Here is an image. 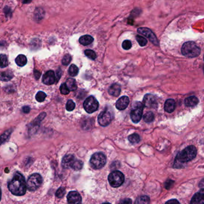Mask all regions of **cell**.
<instances>
[{
	"instance_id": "6da1fadb",
	"label": "cell",
	"mask_w": 204,
	"mask_h": 204,
	"mask_svg": "<svg viewBox=\"0 0 204 204\" xmlns=\"http://www.w3.org/2000/svg\"><path fill=\"white\" fill-rule=\"evenodd\" d=\"M8 188L14 195H24L27 189L25 177L19 172H16L13 179L8 185Z\"/></svg>"
},
{
	"instance_id": "7a4b0ae2",
	"label": "cell",
	"mask_w": 204,
	"mask_h": 204,
	"mask_svg": "<svg viewBox=\"0 0 204 204\" xmlns=\"http://www.w3.org/2000/svg\"><path fill=\"white\" fill-rule=\"evenodd\" d=\"M197 155L196 148L194 146H189L186 147L181 152L177 155L174 165L176 166L178 163H185L189 162L193 160Z\"/></svg>"
},
{
	"instance_id": "3957f363",
	"label": "cell",
	"mask_w": 204,
	"mask_h": 204,
	"mask_svg": "<svg viewBox=\"0 0 204 204\" xmlns=\"http://www.w3.org/2000/svg\"><path fill=\"white\" fill-rule=\"evenodd\" d=\"M181 53L183 56L187 58L198 57L201 53V49L194 42L189 41L185 43L181 47Z\"/></svg>"
},
{
	"instance_id": "277c9868",
	"label": "cell",
	"mask_w": 204,
	"mask_h": 204,
	"mask_svg": "<svg viewBox=\"0 0 204 204\" xmlns=\"http://www.w3.org/2000/svg\"><path fill=\"white\" fill-rule=\"evenodd\" d=\"M90 165L95 170H99L103 168L106 163V156L101 152H97L93 155L90 161Z\"/></svg>"
},
{
	"instance_id": "5b68a950",
	"label": "cell",
	"mask_w": 204,
	"mask_h": 204,
	"mask_svg": "<svg viewBox=\"0 0 204 204\" xmlns=\"http://www.w3.org/2000/svg\"><path fill=\"white\" fill-rule=\"evenodd\" d=\"M124 175L121 171H114L109 175V183L113 187H118L121 186L124 183Z\"/></svg>"
},
{
	"instance_id": "8992f818",
	"label": "cell",
	"mask_w": 204,
	"mask_h": 204,
	"mask_svg": "<svg viewBox=\"0 0 204 204\" xmlns=\"http://www.w3.org/2000/svg\"><path fill=\"white\" fill-rule=\"evenodd\" d=\"M43 183V178L40 174L35 173L32 174L27 181V188L30 191L37 190Z\"/></svg>"
},
{
	"instance_id": "52a82bcc",
	"label": "cell",
	"mask_w": 204,
	"mask_h": 204,
	"mask_svg": "<svg viewBox=\"0 0 204 204\" xmlns=\"http://www.w3.org/2000/svg\"><path fill=\"white\" fill-rule=\"evenodd\" d=\"M143 109L144 105L140 102H137L134 103L133 108L130 114L131 119L134 123H138L140 121L143 116Z\"/></svg>"
},
{
	"instance_id": "ba28073f",
	"label": "cell",
	"mask_w": 204,
	"mask_h": 204,
	"mask_svg": "<svg viewBox=\"0 0 204 204\" xmlns=\"http://www.w3.org/2000/svg\"><path fill=\"white\" fill-rule=\"evenodd\" d=\"M83 105L85 110L89 114H92L96 112L99 108V102L93 96H89L88 97L84 102Z\"/></svg>"
},
{
	"instance_id": "9c48e42d",
	"label": "cell",
	"mask_w": 204,
	"mask_h": 204,
	"mask_svg": "<svg viewBox=\"0 0 204 204\" xmlns=\"http://www.w3.org/2000/svg\"><path fill=\"white\" fill-rule=\"evenodd\" d=\"M112 120V116L110 112L107 109L102 112L98 117V121L99 124L103 126L106 127L109 125Z\"/></svg>"
},
{
	"instance_id": "30bf717a",
	"label": "cell",
	"mask_w": 204,
	"mask_h": 204,
	"mask_svg": "<svg viewBox=\"0 0 204 204\" xmlns=\"http://www.w3.org/2000/svg\"><path fill=\"white\" fill-rule=\"evenodd\" d=\"M138 32L140 33L141 35H144L147 38L149 39L151 43H152L153 44L156 45H159L158 40L155 36V35L153 33V32L149 29L147 28H140L137 30Z\"/></svg>"
},
{
	"instance_id": "8fae6325",
	"label": "cell",
	"mask_w": 204,
	"mask_h": 204,
	"mask_svg": "<svg viewBox=\"0 0 204 204\" xmlns=\"http://www.w3.org/2000/svg\"><path fill=\"white\" fill-rule=\"evenodd\" d=\"M143 105L147 108H156L158 106L156 97L152 94H147L143 99Z\"/></svg>"
},
{
	"instance_id": "7c38bea8",
	"label": "cell",
	"mask_w": 204,
	"mask_h": 204,
	"mask_svg": "<svg viewBox=\"0 0 204 204\" xmlns=\"http://www.w3.org/2000/svg\"><path fill=\"white\" fill-rule=\"evenodd\" d=\"M68 204H81L82 198L77 191H71L67 196Z\"/></svg>"
},
{
	"instance_id": "4fadbf2b",
	"label": "cell",
	"mask_w": 204,
	"mask_h": 204,
	"mask_svg": "<svg viewBox=\"0 0 204 204\" xmlns=\"http://www.w3.org/2000/svg\"><path fill=\"white\" fill-rule=\"evenodd\" d=\"M190 204H204V188H202L193 196Z\"/></svg>"
},
{
	"instance_id": "5bb4252c",
	"label": "cell",
	"mask_w": 204,
	"mask_h": 204,
	"mask_svg": "<svg viewBox=\"0 0 204 204\" xmlns=\"http://www.w3.org/2000/svg\"><path fill=\"white\" fill-rule=\"evenodd\" d=\"M56 81V75L53 70L47 71L43 77V82L45 85H52Z\"/></svg>"
},
{
	"instance_id": "9a60e30c",
	"label": "cell",
	"mask_w": 204,
	"mask_h": 204,
	"mask_svg": "<svg viewBox=\"0 0 204 204\" xmlns=\"http://www.w3.org/2000/svg\"><path fill=\"white\" fill-rule=\"evenodd\" d=\"M75 158L72 155H68L64 156L62 161V166L63 168L65 169L68 168H72V166L74 165L75 161Z\"/></svg>"
},
{
	"instance_id": "2e32d148",
	"label": "cell",
	"mask_w": 204,
	"mask_h": 204,
	"mask_svg": "<svg viewBox=\"0 0 204 204\" xmlns=\"http://www.w3.org/2000/svg\"><path fill=\"white\" fill-rule=\"evenodd\" d=\"M129 103V98L127 96H122L120 97L116 103V108L120 110H124L127 108Z\"/></svg>"
},
{
	"instance_id": "e0dca14e",
	"label": "cell",
	"mask_w": 204,
	"mask_h": 204,
	"mask_svg": "<svg viewBox=\"0 0 204 204\" xmlns=\"http://www.w3.org/2000/svg\"><path fill=\"white\" fill-rule=\"evenodd\" d=\"M121 91V88L120 84L115 83L113 84L109 88V93L110 95L115 96V97H118L120 96Z\"/></svg>"
},
{
	"instance_id": "ac0fdd59",
	"label": "cell",
	"mask_w": 204,
	"mask_h": 204,
	"mask_svg": "<svg viewBox=\"0 0 204 204\" xmlns=\"http://www.w3.org/2000/svg\"><path fill=\"white\" fill-rule=\"evenodd\" d=\"M176 109V102L173 99H168L164 105V109L168 113H172Z\"/></svg>"
},
{
	"instance_id": "d6986e66",
	"label": "cell",
	"mask_w": 204,
	"mask_h": 204,
	"mask_svg": "<svg viewBox=\"0 0 204 204\" xmlns=\"http://www.w3.org/2000/svg\"><path fill=\"white\" fill-rule=\"evenodd\" d=\"M199 103L198 98L195 96H191L185 99V103L186 106L188 107H193L196 106Z\"/></svg>"
},
{
	"instance_id": "ffe728a7",
	"label": "cell",
	"mask_w": 204,
	"mask_h": 204,
	"mask_svg": "<svg viewBox=\"0 0 204 204\" xmlns=\"http://www.w3.org/2000/svg\"><path fill=\"white\" fill-rule=\"evenodd\" d=\"M93 40H94V39L91 36L89 35H84L81 37H80V38L79 39V41L81 44L83 45H88L91 44L93 43Z\"/></svg>"
},
{
	"instance_id": "44dd1931",
	"label": "cell",
	"mask_w": 204,
	"mask_h": 204,
	"mask_svg": "<svg viewBox=\"0 0 204 204\" xmlns=\"http://www.w3.org/2000/svg\"><path fill=\"white\" fill-rule=\"evenodd\" d=\"M13 74L10 71H5L0 73V80L3 81H8L13 78Z\"/></svg>"
},
{
	"instance_id": "7402d4cb",
	"label": "cell",
	"mask_w": 204,
	"mask_h": 204,
	"mask_svg": "<svg viewBox=\"0 0 204 204\" xmlns=\"http://www.w3.org/2000/svg\"><path fill=\"white\" fill-rule=\"evenodd\" d=\"M66 84L68 88L70 91H75L77 89V85L76 81L73 78H69L67 79Z\"/></svg>"
},
{
	"instance_id": "603a6c76",
	"label": "cell",
	"mask_w": 204,
	"mask_h": 204,
	"mask_svg": "<svg viewBox=\"0 0 204 204\" xmlns=\"http://www.w3.org/2000/svg\"><path fill=\"white\" fill-rule=\"evenodd\" d=\"M15 62L18 66L22 67L25 66L26 64H27V59L25 55L20 54L16 58Z\"/></svg>"
},
{
	"instance_id": "cb8c5ba5",
	"label": "cell",
	"mask_w": 204,
	"mask_h": 204,
	"mask_svg": "<svg viewBox=\"0 0 204 204\" xmlns=\"http://www.w3.org/2000/svg\"><path fill=\"white\" fill-rule=\"evenodd\" d=\"M150 202V198L146 195H143L136 199L134 204H149Z\"/></svg>"
},
{
	"instance_id": "d4e9b609",
	"label": "cell",
	"mask_w": 204,
	"mask_h": 204,
	"mask_svg": "<svg viewBox=\"0 0 204 204\" xmlns=\"http://www.w3.org/2000/svg\"><path fill=\"white\" fill-rule=\"evenodd\" d=\"M78 68L75 64H71L68 70V73L71 77H75L78 74Z\"/></svg>"
},
{
	"instance_id": "484cf974",
	"label": "cell",
	"mask_w": 204,
	"mask_h": 204,
	"mask_svg": "<svg viewBox=\"0 0 204 204\" xmlns=\"http://www.w3.org/2000/svg\"><path fill=\"white\" fill-rule=\"evenodd\" d=\"M128 140L131 143L136 144V143H138L139 142H140V137L139 134L134 133V134H131L130 135H129Z\"/></svg>"
},
{
	"instance_id": "4316f807",
	"label": "cell",
	"mask_w": 204,
	"mask_h": 204,
	"mask_svg": "<svg viewBox=\"0 0 204 204\" xmlns=\"http://www.w3.org/2000/svg\"><path fill=\"white\" fill-rule=\"evenodd\" d=\"M8 65V61L6 54H0V68H4Z\"/></svg>"
},
{
	"instance_id": "83f0119b",
	"label": "cell",
	"mask_w": 204,
	"mask_h": 204,
	"mask_svg": "<svg viewBox=\"0 0 204 204\" xmlns=\"http://www.w3.org/2000/svg\"><path fill=\"white\" fill-rule=\"evenodd\" d=\"M155 116L153 112H148L143 116V120L146 122H152L154 120Z\"/></svg>"
},
{
	"instance_id": "f1b7e54d",
	"label": "cell",
	"mask_w": 204,
	"mask_h": 204,
	"mask_svg": "<svg viewBox=\"0 0 204 204\" xmlns=\"http://www.w3.org/2000/svg\"><path fill=\"white\" fill-rule=\"evenodd\" d=\"M12 133V130H7L6 133H4L0 136V145L4 142H5L10 137V135H11Z\"/></svg>"
},
{
	"instance_id": "f546056e",
	"label": "cell",
	"mask_w": 204,
	"mask_h": 204,
	"mask_svg": "<svg viewBox=\"0 0 204 204\" xmlns=\"http://www.w3.org/2000/svg\"><path fill=\"white\" fill-rule=\"evenodd\" d=\"M83 166V162L80 161V160H75L74 165L72 167V169L75 170V171H78L82 169Z\"/></svg>"
},
{
	"instance_id": "4dcf8cb0",
	"label": "cell",
	"mask_w": 204,
	"mask_h": 204,
	"mask_svg": "<svg viewBox=\"0 0 204 204\" xmlns=\"http://www.w3.org/2000/svg\"><path fill=\"white\" fill-rule=\"evenodd\" d=\"M46 94L44 93L43 91H39L37 93L35 96V99L38 102H43L44 101L45 98H46Z\"/></svg>"
},
{
	"instance_id": "1f68e13d",
	"label": "cell",
	"mask_w": 204,
	"mask_h": 204,
	"mask_svg": "<svg viewBox=\"0 0 204 204\" xmlns=\"http://www.w3.org/2000/svg\"><path fill=\"white\" fill-rule=\"evenodd\" d=\"M136 39L139 43V44L140 45L141 47L145 46L147 43V41L146 39L145 38V37L141 36V35H137L136 36Z\"/></svg>"
},
{
	"instance_id": "d6a6232c",
	"label": "cell",
	"mask_w": 204,
	"mask_h": 204,
	"mask_svg": "<svg viewBox=\"0 0 204 204\" xmlns=\"http://www.w3.org/2000/svg\"><path fill=\"white\" fill-rule=\"evenodd\" d=\"M75 108V103L72 100H69L66 105V108L68 111H72Z\"/></svg>"
},
{
	"instance_id": "836d02e7",
	"label": "cell",
	"mask_w": 204,
	"mask_h": 204,
	"mask_svg": "<svg viewBox=\"0 0 204 204\" xmlns=\"http://www.w3.org/2000/svg\"><path fill=\"white\" fill-rule=\"evenodd\" d=\"M85 54L91 60H94L97 58L95 52L91 50H86L85 51Z\"/></svg>"
},
{
	"instance_id": "e575fe53",
	"label": "cell",
	"mask_w": 204,
	"mask_h": 204,
	"mask_svg": "<svg viewBox=\"0 0 204 204\" xmlns=\"http://www.w3.org/2000/svg\"><path fill=\"white\" fill-rule=\"evenodd\" d=\"M60 90L61 93L63 94L64 95L68 94L69 93V91H70V90H69V89L68 88V87H67L66 83L62 84L60 85Z\"/></svg>"
},
{
	"instance_id": "d590c367",
	"label": "cell",
	"mask_w": 204,
	"mask_h": 204,
	"mask_svg": "<svg viewBox=\"0 0 204 204\" xmlns=\"http://www.w3.org/2000/svg\"><path fill=\"white\" fill-rule=\"evenodd\" d=\"M122 48L124 49V50H130L131 47H132V44H131V42L129 40H125L123 43H122Z\"/></svg>"
},
{
	"instance_id": "8d00e7d4",
	"label": "cell",
	"mask_w": 204,
	"mask_h": 204,
	"mask_svg": "<svg viewBox=\"0 0 204 204\" xmlns=\"http://www.w3.org/2000/svg\"><path fill=\"white\" fill-rule=\"evenodd\" d=\"M72 60V58L70 56V54H66L64 57V59L62 60V64L64 65H68L70 64V62Z\"/></svg>"
},
{
	"instance_id": "74e56055",
	"label": "cell",
	"mask_w": 204,
	"mask_h": 204,
	"mask_svg": "<svg viewBox=\"0 0 204 204\" xmlns=\"http://www.w3.org/2000/svg\"><path fill=\"white\" fill-rule=\"evenodd\" d=\"M65 189L64 187H60L56 192V196L59 198H62L65 194Z\"/></svg>"
},
{
	"instance_id": "f35d334b",
	"label": "cell",
	"mask_w": 204,
	"mask_h": 204,
	"mask_svg": "<svg viewBox=\"0 0 204 204\" xmlns=\"http://www.w3.org/2000/svg\"><path fill=\"white\" fill-rule=\"evenodd\" d=\"M174 183V181L172 180H168L165 183V187L166 189H170L172 185Z\"/></svg>"
},
{
	"instance_id": "ab89813d",
	"label": "cell",
	"mask_w": 204,
	"mask_h": 204,
	"mask_svg": "<svg viewBox=\"0 0 204 204\" xmlns=\"http://www.w3.org/2000/svg\"><path fill=\"white\" fill-rule=\"evenodd\" d=\"M118 204H132V200L130 198H125L120 201Z\"/></svg>"
},
{
	"instance_id": "60d3db41",
	"label": "cell",
	"mask_w": 204,
	"mask_h": 204,
	"mask_svg": "<svg viewBox=\"0 0 204 204\" xmlns=\"http://www.w3.org/2000/svg\"><path fill=\"white\" fill-rule=\"evenodd\" d=\"M165 204H180V203L177 199H170V200L166 201Z\"/></svg>"
},
{
	"instance_id": "b9f144b4",
	"label": "cell",
	"mask_w": 204,
	"mask_h": 204,
	"mask_svg": "<svg viewBox=\"0 0 204 204\" xmlns=\"http://www.w3.org/2000/svg\"><path fill=\"white\" fill-rule=\"evenodd\" d=\"M22 110H23V112L24 113L28 114V113H29V111H30V108H29V106H24V107L23 108V109H22Z\"/></svg>"
},
{
	"instance_id": "7bdbcfd3",
	"label": "cell",
	"mask_w": 204,
	"mask_h": 204,
	"mask_svg": "<svg viewBox=\"0 0 204 204\" xmlns=\"http://www.w3.org/2000/svg\"><path fill=\"white\" fill-rule=\"evenodd\" d=\"M34 75H35V77L36 78V79H38L41 76V73L38 70H35L34 71Z\"/></svg>"
},
{
	"instance_id": "ee69618b",
	"label": "cell",
	"mask_w": 204,
	"mask_h": 204,
	"mask_svg": "<svg viewBox=\"0 0 204 204\" xmlns=\"http://www.w3.org/2000/svg\"><path fill=\"white\" fill-rule=\"evenodd\" d=\"M199 186L200 187H201V188H203V187H204V179L202 180L201 181V182L199 183Z\"/></svg>"
},
{
	"instance_id": "f6af8a7d",
	"label": "cell",
	"mask_w": 204,
	"mask_h": 204,
	"mask_svg": "<svg viewBox=\"0 0 204 204\" xmlns=\"http://www.w3.org/2000/svg\"><path fill=\"white\" fill-rule=\"evenodd\" d=\"M32 1V0H23V3L25 4H28V3H30Z\"/></svg>"
},
{
	"instance_id": "bcb514c9",
	"label": "cell",
	"mask_w": 204,
	"mask_h": 204,
	"mask_svg": "<svg viewBox=\"0 0 204 204\" xmlns=\"http://www.w3.org/2000/svg\"><path fill=\"white\" fill-rule=\"evenodd\" d=\"M1 189L0 187V201H1Z\"/></svg>"
},
{
	"instance_id": "7dc6e473",
	"label": "cell",
	"mask_w": 204,
	"mask_h": 204,
	"mask_svg": "<svg viewBox=\"0 0 204 204\" xmlns=\"http://www.w3.org/2000/svg\"><path fill=\"white\" fill-rule=\"evenodd\" d=\"M109 204V203H104V204Z\"/></svg>"
},
{
	"instance_id": "c3c4849f",
	"label": "cell",
	"mask_w": 204,
	"mask_h": 204,
	"mask_svg": "<svg viewBox=\"0 0 204 204\" xmlns=\"http://www.w3.org/2000/svg\"></svg>"
}]
</instances>
